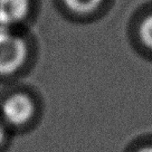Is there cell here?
I'll list each match as a JSON object with an SVG mask.
<instances>
[{
    "instance_id": "obj_3",
    "label": "cell",
    "mask_w": 152,
    "mask_h": 152,
    "mask_svg": "<svg viewBox=\"0 0 152 152\" xmlns=\"http://www.w3.org/2000/svg\"><path fill=\"white\" fill-rule=\"evenodd\" d=\"M33 0H0V28L14 30L28 18Z\"/></svg>"
},
{
    "instance_id": "obj_5",
    "label": "cell",
    "mask_w": 152,
    "mask_h": 152,
    "mask_svg": "<svg viewBox=\"0 0 152 152\" xmlns=\"http://www.w3.org/2000/svg\"><path fill=\"white\" fill-rule=\"evenodd\" d=\"M138 34L141 43L152 50V11L141 20L138 28Z\"/></svg>"
},
{
    "instance_id": "obj_1",
    "label": "cell",
    "mask_w": 152,
    "mask_h": 152,
    "mask_svg": "<svg viewBox=\"0 0 152 152\" xmlns=\"http://www.w3.org/2000/svg\"><path fill=\"white\" fill-rule=\"evenodd\" d=\"M28 46L14 30L0 28V78L16 74L25 65Z\"/></svg>"
},
{
    "instance_id": "obj_6",
    "label": "cell",
    "mask_w": 152,
    "mask_h": 152,
    "mask_svg": "<svg viewBox=\"0 0 152 152\" xmlns=\"http://www.w3.org/2000/svg\"><path fill=\"white\" fill-rule=\"evenodd\" d=\"M8 130L9 129L5 125V123L0 120V149L4 147L8 140Z\"/></svg>"
},
{
    "instance_id": "obj_2",
    "label": "cell",
    "mask_w": 152,
    "mask_h": 152,
    "mask_svg": "<svg viewBox=\"0 0 152 152\" xmlns=\"http://www.w3.org/2000/svg\"><path fill=\"white\" fill-rule=\"evenodd\" d=\"M35 102L26 93H11L0 101V120L7 128L27 124L35 115Z\"/></svg>"
},
{
    "instance_id": "obj_4",
    "label": "cell",
    "mask_w": 152,
    "mask_h": 152,
    "mask_svg": "<svg viewBox=\"0 0 152 152\" xmlns=\"http://www.w3.org/2000/svg\"><path fill=\"white\" fill-rule=\"evenodd\" d=\"M106 0H62L63 6L76 16H90L100 9Z\"/></svg>"
},
{
    "instance_id": "obj_7",
    "label": "cell",
    "mask_w": 152,
    "mask_h": 152,
    "mask_svg": "<svg viewBox=\"0 0 152 152\" xmlns=\"http://www.w3.org/2000/svg\"><path fill=\"white\" fill-rule=\"evenodd\" d=\"M137 152H152V145H145V147L139 149Z\"/></svg>"
}]
</instances>
